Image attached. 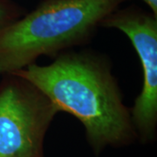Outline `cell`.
Wrapping results in <instances>:
<instances>
[{
	"mask_svg": "<svg viewBox=\"0 0 157 157\" xmlns=\"http://www.w3.org/2000/svg\"><path fill=\"white\" fill-rule=\"evenodd\" d=\"M11 16L12 13L10 7L5 1L0 0V30L13 21L11 20Z\"/></svg>",
	"mask_w": 157,
	"mask_h": 157,
	"instance_id": "5",
	"label": "cell"
},
{
	"mask_svg": "<svg viewBox=\"0 0 157 157\" xmlns=\"http://www.w3.org/2000/svg\"><path fill=\"white\" fill-rule=\"evenodd\" d=\"M147 6L150 7L152 11L154 12L155 16L157 14V0H143Z\"/></svg>",
	"mask_w": 157,
	"mask_h": 157,
	"instance_id": "6",
	"label": "cell"
},
{
	"mask_svg": "<svg viewBox=\"0 0 157 157\" xmlns=\"http://www.w3.org/2000/svg\"><path fill=\"white\" fill-rule=\"evenodd\" d=\"M11 74L34 85L59 112L78 119L96 155L107 147L128 146L137 139L130 110L103 58L67 52L49 65L33 63Z\"/></svg>",
	"mask_w": 157,
	"mask_h": 157,
	"instance_id": "1",
	"label": "cell"
},
{
	"mask_svg": "<svg viewBox=\"0 0 157 157\" xmlns=\"http://www.w3.org/2000/svg\"><path fill=\"white\" fill-rule=\"evenodd\" d=\"M106 27L128 36L140 59L143 84L130 110L137 138L144 143L155 139L157 127V20L142 14L123 13L103 20Z\"/></svg>",
	"mask_w": 157,
	"mask_h": 157,
	"instance_id": "4",
	"label": "cell"
},
{
	"mask_svg": "<svg viewBox=\"0 0 157 157\" xmlns=\"http://www.w3.org/2000/svg\"><path fill=\"white\" fill-rule=\"evenodd\" d=\"M0 83V157H44L47 130L59 112L34 85L17 75Z\"/></svg>",
	"mask_w": 157,
	"mask_h": 157,
	"instance_id": "3",
	"label": "cell"
},
{
	"mask_svg": "<svg viewBox=\"0 0 157 157\" xmlns=\"http://www.w3.org/2000/svg\"><path fill=\"white\" fill-rule=\"evenodd\" d=\"M123 0H46L0 30V76L83 43Z\"/></svg>",
	"mask_w": 157,
	"mask_h": 157,
	"instance_id": "2",
	"label": "cell"
}]
</instances>
